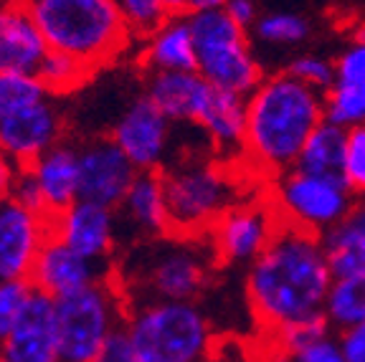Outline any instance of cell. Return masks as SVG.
Returning <instances> with one entry per match:
<instances>
[{"label": "cell", "instance_id": "obj_35", "mask_svg": "<svg viewBox=\"0 0 365 362\" xmlns=\"http://www.w3.org/2000/svg\"><path fill=\"white\" fill-rule=\"evenodd\" d=\"M345 180L353 195L365 198V125L348 130V148H345Z\"/></svg>", "mask_w": 365, "mask_h": 362}, {"label": "cell", "instance_id": "obj_39", "mask_svg": "<svg viewBox=\"0 0 365 362\" xmlns=\"http://www.w3.org/2000/svg\"><path fill=\"white\" fill-rule=\"evenodd\" d=\"M292 362H348V360H345V355H342L337 340L325 337V340L314 342V345L307 347V350L297 352V355L292 357Z\"/></svg>", "mask_w": 365, "mask_h": 362}, {"label": "cell", "instance_id": "obj_45", "mask_svg": "<svg viewBox=\"0 0 365 362\" xmlns=\"http://www.w3.org/2000/svg\"><path fill=\"white\" fill-rule=\"evenodd\" d=\"M0 362H6V360H3V357H0Z\"/></svg>", "mask_w": 365, "mask_h": 362}, {"label": "cell", "instance_id": "obj_33", "mask_svg": "<svg viewBox=\"0 0 365 362\" xmlns=\"http://www.w3.org/2000/svg\"><path fill=\"white\" fill-rule=\"evenodd\" d=\"M287 74H292L294 79H299L302 84H307L309 89L319 91V94H327V91L335 86V63H330L322 56H299L289 63Z\"/></svg>", "mask_w": 365, "mask_h": 362}, {"label": "cell", "instance_id": "obj_22", "mask_svg": "<svg viewBox=\"0 0 365 362\" xmlns=\"http://www.w3.org/2000/svg\"><path fill=\"white\" fill-rule=\"evenodd\" d=\"M117 210L137 233L150 238L168 236V208L160 170L137 172Z\"/></svg>", "mask_w": 365, "mask_h": 362}, {"label": "cell", "instance_id": "obj_23", "mask_svg": "<svg viewBox=\"0 0 365 362\" xmlns=\"http://www.w3.org/2000/svg\"><path fill=\"white\" fill-rule=\"evenodd\" d=\"M145 71H195V43L188 16H170L145 38Z\"/></svg>", "mask_w": 365, "mask_h": 362}, {"label": "cell", "instance_id": "obj_37", "mask_svg": "<svg viewBox=\"0 0 365 362\" xmlns=\"http://www.w3.org/2000/svg\"><path fill=\"white\" fill-rule=\"evenodd\" d=\"M11 198L16 200V203H21L26 210H31V213L41 215V218H48V215H46L43 195H41L34 175H31L26 167H21V172H18V180H16V187H13Z\"/></svg>", "mask_w": 365, "mask_h": 362}, {"label": "cell", "instance_id": "obj_30", "mask_svg": "<svg viewBox=\"0 0 365 362\" xmlns=\"http://www.w3.org/2000/svg\"><path fill=\"white\" fill-rule=\"evenodd\" d=\"M48 91L31 74H0V117L48 99Z\"/></svg>", "mask_w": 365, "mask_h": 362}, {"label": "cell", "instance_id": "obj_16", "mask_svg": "<svg viewBox=\"0 0 365 362\" xmlns=\"http://www.w3.org/2000/svg\"><path fill=\"white\" fill-rule=\"evenodd\" d=\"M6 362H58L56 301L43 291L31 294L8 340L0 345Z\"/></svg>", "mask_w": 365, "mask_h": 362}, {"label": "cell", "instance_id": "obj_38", "mask_svg": "<svg viewBox=\"0 0 365 362\" xmlns=\"http://www.w3.org/2000/svg\"><path fill=\"white\" fill-rule=\"evenodd\" d=\"M94 362H140V357L135 355V347H132L130 337L125 332V324L109 337Z\"/></svg>", "mask_w": 365, "mask_h": 362}, {"label": "cell", "instance_id": "obj_8", "mask_svg": "<svg viewBox=\"0 0 365 362\" xmlns=\"http://www.w3.org/2000/svg\"><path fill=\"white\" fill-rule=\"evenodd\" d=\"M53 301L58 324V362H94L127 317L125 294L114 276Z\"/></svg>", "mask_w": 365, "mask_h": 362}, {"label": "cell", "instance_id": "obj_4", "mask_svg": "<svg viewBox=\"0 0 365 362\" xmlns=\"http://www.w3.org/2000/svg\"><path fill=\"white\" fill-rule=\"evenodd\" d=\"M198 238H155L140 246L137 256L120 272V289L127 306L148 301H195L208 284L216 256H203Z\"/></svg>", "mask_w": 365, "mask_h": 362}, {"label": "cell", "instance_id": "obj_20", "mask_svg": "<svg viewBox=\"0 0 365 362\" xmlns=\"http://www.w3.org/2000/svg\"><path fill=\"white\" fill-rule=\"evenodd\" d=\"M26 170L34 175L36 185L43 195L48 221L79 200V152H76V145H68L61 140L51 150L38 155Z\"/></svg>", "mask_w": 365, "mask_h": 362}, {"label": "cell", "instance_id": "obj_34", "mask_svg": "<svg viewBox=\"0 0 365 362\" xmlns=\"http://www.w3.org/2000/svg\"><path fill=\"white\" fill-rule=\"evenodd\" d=\"M325 337H330V324H327L325 317L292 324V327L282 329V332L277 334L282 350H284L289 357H294L297 352L307 350V347H312L314 342H319V340H325Z\"/></svg>", "mask_w": 365, "mask_h": 362}, {"label": "cell", "instance_id": "obj_18", "mask_svg": "<svg viewBox=\"0 0 365 362\" xmlns=\"http://www.w3.org/2000/svg\"><path fill=\"white\" fill-rule=\"evenodd\" d=\"M46 53L48 46L21 0L0 3V74L36 76Z\"/></svg>", "mask_w": 365, "mask_h": 362}, {"label": "cell", "instance_id": "obj_11", "mask_svg": "<svg viewBox=\"0 0 365 362\" xmlns=\"http://www.w3.org/2000/svg\"><path fill=\"white\" fill-rule=\"evenodd\" d=\"M112 276V261L86 259L79 251L63 244L61 238L48 233L34 261L29 281L36 291H43L51 299H61V296L81 291L91 284L107 281Z\"/></svg>", "mask_w": 365, "mask_h": 362}, {"label": "cell", "instance_id": "obj_40", "mask_svg": "<svg viewBox=\"0 0 365 362\" xmlns=\"http://www.w3.org/2000/svg\"><path fill=\"white\" fill-rule=\"evenodd\" d=\"M337 345H340L342 355H345L348 362H365V322L340 332Z\"/></svg>", "mask_w": 365, "mask_h": 362}, {"label": "cell", "instance_id": "obj_9", "mask_svg": "<svg viewBox=\"0 0 365 362\" xmlns=\"http://www.w3.org/2000/svg\"><path fill=\"white\" fill-rule=\"evenodd\" d=\"M269 203L274 205L279 221L309 231L314 236H322L353 208L355 195L348 182L304 175L292 167L272 177Z\"/></svg>", "mask_w": 365, "mask_h": 362}, {"label": "cell", "instance_id": "obj_12", "mask_svg": "<svg viewBox=\"0 0 365 362\" xmlns=\"http://www.w3.org/2000/svg\"><path fill=\"white\" fill-rule=\"evenodd\" d=\"M79 152V200L117 210L137 170L112 137H94L76 148Z\"/></svg>", "mask_w": 365, "mask_h": 362}, {"label": "cell", "instance_id": "obj_19", "mask_svg": "<svg viewBox=\"0 0 365 362\" xmlns=\"http://www.w3.org/2000/svg\"><path fill=\"white\" fill-rule=\"evenodd\" d=\"M213 86L198 71H148L145 96L170 122L198 125Z\"/></svg>", "mask_w": 365, "mask_h": 362}, {"label": "cell", "instance_id": "obj_32", "mask_svg": "<svg viewBox=\"0 0 365 362\" xmlns=\"http://www.w3.org/2000/svg\"><path fill=\"white\" fill-rule=\"evenodd\" d=\"M34 286L29 279H18V281H0V345L8 340L16 322L21 319L23 309L29 304Z\"/></svg>", "mask_w": 365, "mask_h": 362}, {"label": "cell", "instance_id": "obj_36", "mask_svg": "<svg viewBox=\"0 0 365 362\" xmlns=\"http://www.w3.org/2000/svg\"><path fill=\"white\" fill-rule=\"evenodd\" d=\"M335 84L365 81V41H353L335 61Z\"/></svg>", "mask_w": 365, "mask_h": 362}, {"label": "cell", "instance_id": "obj_42", "mask_svg": "<svg viewBox=\"0 0 365 362\" xmlns=\"http://www.w3.org/2000/svg\"><path fill=\"white\" fill-rule=\"evenodd\" d=\"M18 172H21V167L13 160H8L6 155H0V200H8L13 195Z\"/></svg>", "mask_w": 365, "mask_h": 362}, {"label": "cell", "instance_id": "obj_29", "mask_svg": "<svg viewBox=\"0 0 365 362\" xmlns=\"http://www.w3.org/2000/svg\"><path fill=\"white\" fill-rule=\"evenodd\" d=\"M254 31H257V38H262L269 46H297L309 36V23L299 13L274 11L259 16Z\"/></svg>", "mask_w": 365, "mask_h": 362}, {"label": "cell", "instance_id": "obj_1", "mask_svg": "<svg viewBox=\"0 0 365 362\" xmlns=\"http://www.w3.org/2000/svg\"><path fill=\"white\" fill-rule=\"evenodd\" d=\"M330 284L319 236L279 221L264 251L251 261L246 299L257 322L277 337L292 324L325 317Z\"/></svg>", "mask_w": 365, "mask_h": 362}, {"label": "cell", "instance_id": "obj_17", "mask_svg": "<svg viewBox=\"0 0 365 362\" xmlns=\"http://www.w3.org/2000/svg\"><path fill=\"white\" fill-rule=\"evenodd\" d=\"M48 233L94 261H109L117 238V215L112 208L76 200L48 221Z\"/></svg>", "mask_w": 365, "mask_h": 362}, {"label": "cell", "instance_id": "obj_28", "mask_svg": "<svg viewBox=\"0 0 365 362\" xmlns=\"http://www.w3.org/2000/svg\"><path fill=\"white\" fill-rule=\"evenodd\" d=\"M325 119L342 130L365 125V81L332 86L325 94Z\"/></svg>", "mask_w": 365, "mask_h": 362}, {"label": "cell", "instance_id": "obj_5", "mask_svg": "<svg viewBox=\"0 0 365 362\" xmlns=\"http://www.w3.org/2000/svg\"><path fill=\"white\" fill-rule=\"evenodd\" d=\"M125 332L140 362H208L213 329L193 301L127 306Z\"/></svg>", "mask_w": 365, "mask_h": 362}, {"label": "cell", "instance_id": "obj_13", "mask_svg": "<svg viewBox=\"0 0 365 362\" xmlns=\"http://www.w3.org/2000/svg\"><path fill=\"white\" fill-rule=\"evenodd\" d=\"M61 137L63 114L56 96L0 117V155L13 160L18 167H29L38 155L58 145Z\"/></svg>", "mask_w": 365, "mask_h": 362}, {"label": "cell", "instance_id": "obj_27", "mask_svg": "<svg viewBox=\"0 0 365 362\" xmlns=\"http://www.w3.org/2000/svg\"><path fill=\"white\" fill-rule=\"evenodd\" d=\"M94 76L89 66H84L76 58L66 56V53L48 51L46 58L41 61L38 71H36V79L46 86V91L51 96H63L71 94V91L81 89L84 81H89Z\"/></svg>", "mask_w": 365, "mask_h": 362}, {"label": "cell", "instance_id": "obj_2", "mask_svg": "<svg viewBox=\"0 0 365 362\" xmlns=\"http://www.w3.org/2000/svg\"><path fill=\"white\" fill-rule=\"evenodd\" d=\"M322 119L325 94L309 89L287 71L267 76L246 96V160L269 177L292 170Z\"/></svg>", "mask_w": 365, "mask_h": 362}, {"label": "cell", "instance_id": "obj_7", "mask_svg": "<svg viewBox=\"0 0 365 362\" xmlns=\"http://www.w3.org/2000/svg\"><path fill=\"white\" fill-rule=\"evenodd\" d=\"M188 26L195 43V71L213 89L249 96L262 84V66L241 31L223 8L190 11Z\"/></svg>", "mask_w": 365, "mask_h": 362}, {"label": "cell", "instance_id": "obj_14", "mask_svg": "<svg viewBox=\"0 0 365 362\" xmlns=\"http://www.w3.org/2000/svg\"><path fill=\"white\" fill-rule=\"evenodd\" d=\"M170 119L160 112L148 96H137L120 114L112 130V140L127 155L137 172L158 170L170 142Z\"/></svg>", "mask_w": 365, "mask_h": 362}, {"label": "cell", "instance_id": "obj_6", "mask_svg": "<svg viewBox=\"0 0 365 362\" xmlns=\"http://www.w3.org/2000/svg\"><path fill=\"white\" fill-rule=\"evenodd\" d=\"M168 208V236L203 238L236 203L234 177L216 162L190 160L160 170Z\"/></svg>", "mask_w": 365, "mask_h": 362}, {"label": "cell", "instance_id": "obj_26", "mask_svg": "<svg viewBox=\"0 0 365 362\" xmlns=\"http://www.w3.org/2000/svg\"><path fill=\"white\" fill-rule=\"evenodd\" d=\"M322 314L327 324L340 332L365 322V274L332 279Z\"/></svg>", "mask_w": 365, "mask_h": 362}, {"label": "cell", "instance_id": "obj_24", "mask_svg": "<svg viewBox=\"0 0 365 362\" xmlns=\"http://www.w3.org/2000/svg\"><path fill=\"white\" fill-rule=\"evenodd\" d=\"M345 148H348V130L322 119L317 130L304 142L302 152L294 162V170L304 175L348 182L345 180Z\"/></svg>", "mask_w": 365, "mask_h": 362}, {"label": "cell", "instance_id": "obj_25", "mask_svg": "<svg viewBox=\"0 0 365 362\" xmlns=\"http://www.w3.org/2000/svg\"><path fill=\"white\" fill-rule=\"evenodd\" d=\"M198 125L223 152H244L246 130V96L213 89L211 99L200 114Z\"/></svg>", "mask_w": 365, "mask_h": 362}, {"label": "cell", "instance_id": "obj_21", "mask_svg": "<svg viewBox=\"0 0 365 362\" xmlns=\"http://www.w3.org/2000/svg\"><path fill=\"white\" fill-rule=\"evenodd\" d=\"M332 279L365 274V198L319 236Z\"/></svg>", "mask_w": 365, "mask_h": 362}, {"label": "cell", "instance_id": "obj_10", "mask_svg": "<svg viewBox=\"0 0 365 362\" xmlns=\"http://www.w3.org/2000/svg\"><path fill=\"white\" fill-rule=\"evenodd\" d=\"M279 226V215L269 198L239 203L213 223L208 231L218 264H251Z\"/></svg>", "mask_w": 365, "mask_h": 362}, {"label": "cell", "instance_id": "obj_31", "mask_svg": "<svg viewBox=\"0 0 365 362\" xmlns=\"http://www.w3.org/2000/svg\"><path fill=\"white\" fill-rule=\"evenodd\" d=\"M117 6L135 38H148L170 18L163 0H117Z\"/></svg>", "mask_w": 365, "mask_h": 362}, {"label": "cell", "instance_id": "obj_41", "mask_svg": "<svg viewBox=\"0 0 365 362\" xmlns=\"http://www.w3.org/2000/svg\"><path fill=\"white\" fill-rule=\"evenodd\" d=\"M223 11H226V16L231 18L241 31L251 29V26L259 21L257 3H254V0H228L226 6H223Z\"/></svg>", "mask_w": 365, "mask_h": 362}, {"label": "cell", "instance_id": "obj_43", "mask_svg": "<svg viewBox=\"0 0 365 362\" xmlns=\"http://www.w3.org/2000/svg\"><path fill=\"white\" fill-rule=\"evenodd\" d=\"M168 16H188L190 13V0H163Z\"/></svg>", "mask_w": 365, "mask_h": 362}, {"label": "cell", "instance_id": "obj_15", "mask_svg": "<svg viewBox=\"0 0 365 362\" xmlns=\"http://www.w3.org/2000/svg\"><path fill=\"white\" fill-rule=\"evenodd\" d=\"M48 236V218L26 210L13 198L0 200V281L29 279Z\"/></svg>", "mask_w": 365, "mask_h": 362}, {"label": "cell", "instance_id": "obj_3", "mask_svg": "<svg viewBox=\"0 0 365 362\" xmlns=\"http://www.w3.org/2000/svg\"><path fill=\"white\" fill-rule=\"evenodd\" d=\"M48 51L66 53L94 74L117 61L135 38L117 0H21Z\"/></svg>", "mask_w": 365, "mask_h": 362}, {"label": "cell", "instance_id": "obj_44", "mask_svg": "<svg viewBox=\"0 0 365 362\" xmlns=\"http://www.w3.org/2000/svg\"><path fill=\"white\" fill-rule=\"evenodd\" d=\"M228 0H190V11H211V8H223Z\"/></svg>", "mask_w": 365, "mask_h": 362}]
</instances>
